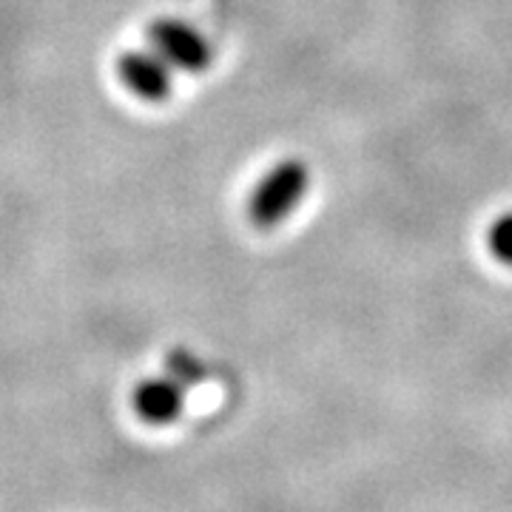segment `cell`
<instances>
[{
    "label": "cell",
    "instance_id": "8992f818",
    "mask_svg": "<svg viewBox=\"0 0 512 512\" xmlns=\"http://www.w3.org/2000/svg\"><path fill=\"white\" fill-rule=\"evenodd\" d=\"M165 367H168V376H174L183 387H191V384L205 382V367L202 362L188 353V350H171L168 359H165Z\"/></svg>",
    "mask_w": 512,
    "mask_h": 512
},
{
    "label": "cell",
    "instance_id": "277c9868",
    "mask_svg": "<svg viewBox=\"0 0 512 512\" xmlns=\"http://www.w3.org/2000/svg\"><path fill=\"white\" fill-rule=\"evenodd\" d=\"M131 407L151 427H165L183 416L185 387L174 376H151L134 387Z\"/></svg>",
    "mask_w": 512,
    "mask_h": 512
},
{
    "label": "cell",
    "instance_id": "3957f363",
    "mask_svg": "<svg viewBox=\"0 0 512 512\" xmlns=\"http://www.w3.org/2000/svg\"><path fill=\"white\" fill-rule=\"evenodd\" d=\"M114 72L120 86L143 103H163L174 94V69L148 43L120 52Z\"/></svg>",
    "mask_w": 512,
    "mask_h": 512
},
{
    "label": "cell",
    "instance_id": "7a4b0ae2",
    "mask_svg": "<svg viewBox=\"0 0 512 512\" xmlns=\"http://www.w3.org/2000/svg\"><path fill=\"white\" fill-rule=\"evenodd\" d=\"M148 46L174 72L200 74L214 63V46L194 23L183 18H160L148 26Z\"/></svg>",
    "mask_w": 512,
    "mask_h": 512
},
{
    "label": "cell",
    "instance_id": "5b68a950",
    "mask_svg": "<svg viewBox=\"0 0 512 512\" xmlns=\"http://www.w3.org/2000/svg\"><path fill=\"white\" fill-rule=\"evenodd\" d=\"M487 251L501 262L512 268V211L498 214L490 225H487Z\"/></svg>",
    "mask_w": 512,
    "mask_h": 512
},
{
    "label": "cell",
    "instance_id": "6da1fadb",
    "mask_svg": "<svg viewBox=\"0 0 512 512\" xmlns=\"http://www.w3.org/2000/svg\"><path fill=\"white\" fill-rule=\"evenodd\" d=\"M311 191V168L299 157H282L259 180L248 194V220L262 231L279 228L291 220V214L302 205Z\"/></svg>",
    "mask_w": 512,
    "mask_h": 512
}]
</instances>
